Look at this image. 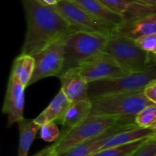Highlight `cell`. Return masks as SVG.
I'll list each match as a JSON object with an SVG mask.
<instances>
[{"label":"cell","mask_w":156,"mask_h":156,"mask_svg":"<svg viewBox=\"0 0 156 156\" xmlns=\"http://www.w3.org/2000/svg\"><path fill=\"white\" fill-rule=\"evenodd\" d=\"M21 2L27 20L21 54L33 56L58 38L76 31L54 6L38 0H21Z\"/></svg>","instance_id":"obj_1"},{"label":"cell","mask_w":156,"mask_h":156,"mask_svg":"<svg viewBox=\"0 0 156 156\" xmlns=\"http://www.w3.org/2000/svg\"><path fill=\"white\" fill-rule=\"evenodd\" d=\"M136 117L91 114L82 122L71 128H64L59 139L52 145L58 156L73 147L99 136L116 124L136 122Z\"/></svg>","instance_id":"obj_2"},{"label":"cell","mask_w":156,"mask_h":156,"mask_svg":"<svg viewBox=\"0 0 156 156\" xmlns=\"http://www.w3.org/2000/svg\"><path fill=\"white\" fill-rule=\"evenodd\" d=\"M108 38L102 34L84 31H75L69 34L65 38L64 65L59 77L103 51Z\"/></svg>","instance_id":"obj_3"},{"label":"cell","mask_w":156,"mask_h":156,"mask_svg":"<svg viewBox=\"0 0 156 156\" xmlns=\"http://www.w3.org/2000/svg\"><path fill=\"white\" fill-rule=\"evenodd\" d=\"M103 52L111 54L129 73L156 65V54L143 50L135 40L117 33L109 37Z\"/></svg>","instance_id":"obj_4"},{"label":"cell","mask_w":156,"mask_h":156,"mask_svg":"<svg viewBox=\"0 0 156 156\" xmlns=\"http://www.w3.org/2000/svg\"><path fill=\"white\" fill-rule=\"evenodd\" d=\"M91 114L136 117L146 106L153 102L146 98L143 90L108 95L90 99Z\"/></svg>","instance_id":"obj_5"},{"label":"cell","mask_w":156,"mask_h":156,"mask_svg":"<svg viewBox=\"0 0 156 156\" xmlns=\"http://www.w3.org/2000/svg\"><path fill=\"white\" fill-rule=\"evenodd\" d=\"M154 80H156V65L126 76L89 83L88 97L92 99L108 95L144 90L145 87Z\"/></svg>","instance_id":"obj_6"},{"label":"cell","mask_w":156,"mask_h":156,"mask_svg":"<svg viewBox=\"0 0 156 156\" xmlns=\"http://www.w3.org/2000/svg\"><path fill=\"white\" fill-rule=\"evenodd\" d=\"M54 6L76 31L102 34L108 37L117 33L118 26L101 21L72 0H59Z\"/></svg>","instance_id":"obj_7"},{"label":"cell","mask_w":156,"mask_h":156,"mask_svg":"<svg viewBox=\"0 0 156 156\" xmlns=\"http://www.w3.org/2000/svg\"><path fill=\"white\" fill-rule=\"evenodd\" d=\"M66 36L58 38L33 55L35 67L29 85L48 76L59 77L64 65V43Z\"/></svg>","instance_id":"obj_8"},{"label":"cell","mask_w":156,"mask_h":156,"mask_svg":"<svg viewBox=\"0 0 156 156\" xmlns=\"http://www.w3.org/2000/svg\"><path fill=\"white\" fill-rule=\"evenodd\" d=\"M75 70L88 83L120 77L130 73L122 68L111 54L103 51L84 61Z\"/></svg>","instance_id":"obj_9"},{"label":"cell","mask_w":156,"mask_h":156,"mask_svg":"<svg viewBox=\"0 0 156 156\" xmlns=\"http://www.w3.org/2000/svg\"><path fill=\"white\" fill-rule=\"evenodd\" d=\"M25 87L10 74L2 112L8 116V126L19 122L24 117Z\"/></svg>","instance_id":"obj_10"},{"label":"cell","mask_w":156,"mask_h":156,"mask_svg":"<svg viewBox=\"0 0 156 156\" xmlns=\"http://www.w3.org/2000/svg\"><path fill=\"white\" fill-rule=\"evenodd\" d=\"M105 6L119 14L124 21H131L156 13V5L139 0H101Z\"/></svg>","instance_id":"obj_11"},{"label":"cell","mask_w":156,"mask_h":156,"mask_svg":"<svg viewBox=\"0 0 156 156\" xmlns=\"http://www.w3.org/2000/svg\"><path fill=\"white\" fill-rule=\"evenodd\" d=\"M59 78L61 83L60 90L70 102L90 99L88 97L89 83L82 78L75 69L68 70Z\"/></svg>","instance_id":"obj_12"},{"label":"cell","mask_w":156,"mask_h":156,"mask_svg":"<svg viewBox=\"0 0 156 156\" xmlns=\"http://www.w3.org/2000/svg\"><path fill=\"white\" fill-rule=\"evenodd\" d=\"M137 126L138 125L136 123V122H124L116 124L99 136L92 138V139H88V140L73 147L65 152L60 154L59 156H91L94 154V145L97 142L106 139L111 136L117 134V133L130 129V128H136Z\"/></svg>","instance_id":"obj_13"},{"label":"cell","mask_w":156,"mask_h":156,"mask_svg":"<svg viewBox=\"0 0 156 156\" xmlns=\"http://www.w3.org/2000/svg\"><path fill=\"white\" fill-rule=\"evenodd\" d=\"M153 136H155V135L152 128H142V127L137 126L136 128L117 133L106 139L97 142L94 145V154L98 151L106 149V148L125 145V144L136 142V141L146 139V138L153 137Z\"/></svg>","instance_id":"obj_14"},{"label":"cell","mask_w":156,"mask_h":156,"mask_svg":"<svg viewBox=\"0 0 156 156\" xmlns=\"http://www.w3.org/2000/svg\"><path fill=\"white\" fill-rule=\"evenodd\" d=\"M117 33L135 41L145 35L156 34V13L123 21L117 27Z\"/></svg>","instance_id":"obj_15"},{"label":"cell","mask_w":156,"mask_h":156,"mask_svg":"<svg viewBox=\"0 0 156 156\" xmlns=\"http://www.w3.org/2000/svg\"><path fill=\"white\" fill-rule=\"evenodd\" d=\"M72 1L82 6L84 9L95 16L96 18L108 24L119 26L124 21L121 15L109 9L101 0H72Z\"/></svg>","instance_id":"obj_16"},{"label":"cell","mask_w":156,"mask_h":156,"mask_svg":"<svg viewBox=\"0 0 156 156\" xmlns=\"http://www.w3.org/2000/svg\"><path fill=\"white\" fill-rule=\"evenodd\" d=\"M91 112V102L90 99L71 102L63 116L56 123L60 124L64 128H71L86 119Z\"/></svg>","instance_id":"obj_17"},{"label":"cell","mask_w":156,"mask_h":156,"mask_svg":"<svg viewBox=\"0 0 156 156\" xmlns=\"http://www.w3.org/2000/svg\"><path fill=\"white\" fill-rule=\"evenodd\" d=\"M70 103L71 102L67 99L65 94L59 90V93L50 102L48 106L34 120L41 126L47 122H56L63 116Z\"/></svg>","instance_id":"obj_18"},{"label":"cell","mask_w":156,"mask_h":156,"mask_svg":"<svg viewBox=\"0 0 156 156\" xmlns=\"http://www.w3.org/2000/svg\"><path fill=\"white\" fill-rule=\"evenodd\" d=\"M35 67L34 58L32 55L20 54L14 61L11 75L24 87L29 86Z\"/></svg>","instance_id":"obj_19"},{"label":"cell","mask_w":156,"mask_h":156,"mask_svg":"<svg viewBox=\"0 0 156 156\" xmlns=\"http://www.w3.org/2000/svg\"><path fill=\"white\" fill-rule=\"evenodd\" d=\"M18 124L19 128V144L18 156H28V151L35 139L37 132L41 125L37 124L34 119H24Z\"/></svg>","instance_id":"obj_20"},{"label":"cell","mask_w":156,"mask_h":156,"mask_svg":"<svg viewBox=\"0 0 156 156\" xmlns=\"http://www.w3.org/2000/svg\"><path fill=\"white\" fill-rule=\"evenodd\" d=\"M149 138L140 139L136 142L125 145H118V146L111 147L98 151L91 156H130L133 152H135L146 140Z\"/></svg>","instance_id":"obj_21"},{"label":"cell","mask_w":156,"mask_h":156,"mask_svg":"<svg viewBox=\"0 0 156 156\" xmlns=\"http://www.w3.org/2000/svg\"><path fill=\"white\" fill-rule=\"evenodd\" d=\"M136 123L142 128H150L156 121V105L146 106L136 116Z\"/></svg>","instance_id":"obj_22"},{"label":"cell","mask_w":156,"mask_h":156,"mask_svg":"<svg viewBox=\"0 0 156 156\" xmlns=\"http://www.w3.org/2000/svg\"><path fill=\"white\" fill-rule=\"evenodd\" d=\"M41 138L45 142H56L60 136V131L56 122H49L42 125L40 128Z\"/></svg>","instance_id":"obj_23"},{"label":"cell","mask_w":156,"mask_h":156,"mask_svg":"<svg viewBox=\"0 0 156 156\" xmlns=\"http://www.w3.org/2000/svg\"><path fill=\"white\" fill-rule=\"evenodd\" d=\"M130 156H156V136L148 139Z\"/></svg>","instance_id":"obj_24"},{"label":"cell","mask_w":156,"mask_h":156,"mask_svg":"<svg viewBox=\"0 0 156 156\" xmlns=\"http://www.w3.org/2000/svg\"><path fill=\"white\" fill-rule=\"evenodd\" d=\"M136 42L143 50L156 54V34L141 37L136 40Z\"/></svg>","instance_id":"obj_25"},{"label":"cell","mask_w":156,"mask_h":156,"mask_svg":"<svg viewBox=\"0 0 156 156\" xmlns=\"http://www.w3.org/2000/svg\"><path fill=\"white\" fill-rule=\"evenodd\" d=\"M144 95L149 100L156 105V80L152 81L145 87Z\"/></svg>","instance_id":"obj_26"},{"label":"cell","mask_w":156,"mask_h":156,"mask_svg":"<svg viewBox=\"0 0 156 156\" xmlns=\"http://www.w3.org/2000/svg\"><path fill=\"white\" fill-rule=\"evenodd\" d=\"M32 156H58V155L54 151L52 145H50V146H48L47 147V148H44L43 150L40 151L39 152H37V154H34V155Z\"/></svg>","instance_id":"obj_27"},{"label":"cell","mask_w":156,"mask_h":156,"mask_svg":"<svg viewBox=\"0 0 156 156\" xmlns=\"http://www.w3.org/2000/svg\"><path fill=\"white\" fill-rule=\"evenodd\" d=\"M38 1L47 6H55L58 2V0H38Z\"/></svg>","instance_id":"obj_28"},{"label":"cell","mask_w":156,"mask_h":156,"mask_svg":"<svg viewBox=\"0 0 156 156\" xmlns=\"http://www.w3.org/2000/svg\"><path fill=\"white\" fill-rule=\"evenodd\" d=\"M140 2H143L148 3V4H152V5H156V0H139Z\"/></svg>","instance_id":"obj_29"},{"label":"cell","mask_w":156,"mask_h":156,"mask_svg":"<svg viewBox=\"0 0 156 156\" xmlns=\"http://www.w3.org/2000/svg\"><path fill=\"white\" fill-rule=\"evenodd\" d=\"M150 128H152V129H153V131H154V135H155V136H156V121H155V122H154L153 124H152V126H151Z\"/></svg>","instance_id":"obj_30"},{"label":"cell","mask_w":156,"mask_h":156,"mask_svg":"<svg viewBox=\"0 0 156 156\" xmlns=\"http://www.w3.org/2000/svg\"><path fill=\"white\" fill-rule=\"evenodd\" d=\"M58 1H59V0H58Z\"/></svg>","instance_id":"obj_31"}]
</instances>
